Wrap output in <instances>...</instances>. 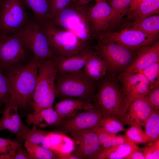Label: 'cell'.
I'll return each mask as SVG.
<instances>
[{"label": "cell", "instance_id": "1", "mask_svg": "<svg viewBox=\"0 0 159 159\" xmlns=\"http://www.w3.org/2000/svg\"><path fill=\"white\" fill-rule=\"evenodd\" d=\"M41 62L33 57L24 64L3 73L6 78L11 95L7 105L16 107L18 110L32 109L33 97Z\"/></svg>", "mask_w": 159, "mask_h": 159}, {"label": "cell", "instance_id": "2", "mask_svg": "<svg viewBox=\"0 0 159 159\" xmlns=\"http://www.w3.org/2000/svg\"><path fill=\"white\" fill-rule=\"evenodd\" d=\"M90 8L88 4L71 3L57 13L51 21L55 25L74 34L82 42L90 45L94 37L89 16Z\"/></svg>", "mask_w": 159, "mask_h": 159}, {"label": "cell", "instance_id": "3", "mask_svg": "<svg viewBox=\"0 0 159 159\" xmlns=\"http://www.w3.org/2000/svg\"><path fill=\"white\" fill-rule=\"evenodd\" d=\"M55 82L56 97L61 100L77 99L89 102L94 100L97 83L88 77L83 70L57 72Z\"/></svg>", "mask_w": 159, "mask_h": 159}, {"label": "cell", "instance_id": "4", "mask_svg": "<svg viewBox=\"0 0 159 159\" xmlns=\"http://www.w3.org/2000/svg\"><path fill=\"white\" fill-rule=\"evenodd\" d=\"M40 25L54 57H68L92 48L75 34L57 26L51 21Z\"/></svg>", "mask_w": 159, "mask_h": 159}, {"label": "cell", "instance_id": "5", "mask_svg": "<svg viewBox=\"0 0 159 159\" xmlns=\"http://www.w3.org/2000/svg\"><path fill=\"white\" fill-rule=\"evenodd\" d=\"M94 98V107L99 110L103 117L111 116L120 120L125 111V96L118 84L105 77L100 81Z\"/></svg>", "mask_w": 159, "mask_h": 159}, {"label": "cell", "instance_id": "6", "mask_svg": "<svg viewBox=\"0 0 159 159\" xmlns=\"http://www.w3.org/2000/svg\"><path fill=\"white\" fill-rule=\"evenodd\" d=\"M15 34L32 53L34 58L42 62L54 57L40 24L33 17Z\"/></svg>", "mask_w": 159, "mask_h": 159}, {"label": "cell", "instance_id": "7", "mask_svg": "<svg viewBox=\"0 0 159 159\" xmlns=\"http://www.w3.org/2000/svg\"><path fill=\"white\" fill-rule=\"evenodd\" d=\"M21 0L0 1V35L16 33L29 21Z\"/></svg>", "mask_w": 159, "mask_h": 159}, {"label": "cell", "instance_id": "8", "mask_svg": "<svg viewBox=\"0 0 159 159\" xmlns=\"http://www.w3.org/2000/svg\"><path fill=\"white\" fill-rule=\"evenodd\" d=\"M30 52L15 34L0 35V70L3 73L25 64Z\"/></svg>", "mask_w": 159, "mask_h": 159}, {"label": "cell", "instance_id": "9", "mask_svg": "<svg viewBox=\"0 0 159 159\" xmlns=\"http://www.w3.org/2000/svg\"><path fill=\"white\" fill-rule=\"evenodd\" d=\"M158 36L128 27L120 31L105 32L97 38L99 41L114 43L134 52L153 44Z\"/></svg>", "mask_w": 159, "mask_h": 159}, {"label": "cell", "instance_id": "10", "mask_svg": "<svg viewBox=\"0 0 159 159\" xmlns=\"http://www.w3.org/2000/svg\"><path fill=\"white\" fill-rule=\"evenodd\" d=\"M92 48L105 61L108 72H115L125 69L134 56L133 52L114 43L98 41Z\"/></svg>", "mask_w": 159, "mask_h": 159}, {"label": "cell", "instance_id": "11", "mask_svg": "<svg viewBox=\"0 0 159 159\" xmlns=\"http://www.w3.org/2000/svg\"><path fill=\"white\" fill-rule=\"evenodd\" d=\"M70 134L74 143V149L71 153L78 159H98L105 149L94 130H85Z\"/></svg>", "mask_w": 159, "mask_h": 159}, {"label": "cell", "instance_id": "12", "mask_svg": "<svg viewBox=\"0 0 159 159\" xmlns=\"http://www.w3.org/2000/svg\"><path fill=\"white\" fill-rule=\"evenodd\" d=\"M121 77L122 91L126 100L125 112L134 101L145 100L150 87L146 77L140 72L131 73L124 71L121 74Z\"/></svg>", "mask_w": 159, "mask_h": 159}, {"label": "cell", "instance_id": "13", "mask_svg": "<svg viewBox=\"0 0 159 159\" xmlns=\"http://www.w3.org/2000/svg\"><path fill=\"white\" fill-rule=\"evenodd\" d=\"M102 117L101 112L93 107L69 117L62 124V128L69 133L85 130H95L100 127Z\"/></svg>", "mask_w": 159, "mask_h": 159}, {"label": "cell", "instance_id": "14", "mask_svg": "<svg viewBox=\"0 0 159 159\" xmlns=\"http://www.w3.org/2000/svg\"><path fill=\"white\" fill-rule=\"evenodd\" d=\"M57 73L53 58L47 59L41 62L33 97V110L40 102L44 93L50 86L55 82Z\"/></svg>", "mask_w": 159, "mask_h": 159}, {"label": "cell", "instance_id": "15", "mask_svg": "<svg viewBox=\"0 0 159 159\" xmlns=\"http://www.w3.org/2000/svg\"><path fill=\"white\" fill-rule=\"evenodd\" d=\"M90 7L89 16L92 31L94 37L105 32L107 28L111 13L110 5L106 0H97Z\"/></svg>", "mask_w": 159, "mask_h": 159}, {"label": "cell", "instance_id": "16", "mask_svg": "<svg viewBox=\"0 0 159 159\" xmlns=\"http://www.w3.org/2000/svg\"><path fill=\"white\" fill-rule=\"evenodd\" d=\"M159 61V42L143 47L138 51L130 65L125 71L138 72Z\"/></svg>", "mask_w": 159, "mask_h": 159}, {"label": "cell", "instance_id": "17", "mask_svg": "<svg viewBox=\"0 0 159 159\" xmlns=\"http://www.w3.org/2000/svg\"><path fill=\"white\" fill-rule=\"evenodd\" d=\"M153 109L145 100H136L131 103L119 120L123 125L143 126Z\"/></svg>", "mask_w": 159, "mask_h": 159}, {"label": "cell", "instance_id": "18", "mask_svg": "<svg viewBox=\"0 0 159 159\" xmlns=\"http://www.w3.org/2000/svg\"><path fill=\"white\" fill-rule=\"evenodd\" d=\"M2 112L1 122L3 130H9L15 135L18 140H23L24 135L29 128L23 123L18 108L7 105Z\"/></svg>", "mask_w": 159, "mask_h": 159}, {"label": "cell", "instance_id": "19", "mask_svg": "<svg viewBox=\"0 0 159 159\" xmlns=\"http://www.w3.org/2000/svg\"><path fill=\"white\" fill-rule=\"evenodd\" d=\"M94 52L92 48L68 57H54L53 59L57 72L71 73L83 70L87 60Z\"/></svg>", "mask_w": 159, "mask_h": 159}, {"label": "cell", "instance_id": "20", "mask_svg": "<svg viewBox=\"0 0 159 159\" xmlns=\"http://www.w3.org/2000/svg\"><path fill=\"white\" fill-rule=\"evenodd\" d=\"M93 107V104L90 102L79 99H68L57 103L54 109L60 122L63 118L72 116L79 111L87 110Z\"/></svg>", "mask_w": 159, "mask_h": 159}, {"label": "cell", "instance_id": "21", "mask_svg": "<svg viewBox=\"0 0 159 159\" xmlns=\"http://www.w3.org/2000/svg\"><path fill=\"white\" fill-rule=\"evenodd\" d=\"M60 122L58 115L53 108L33 111L27 115L26 122L28 125H32L42 129L49 125L57 124Z\"/></svg>", "mask_w": 159, "mask_h": 159}, {"label": "cell", "instance_id": "22", "mask_svg": "<svg viewBox=\"0 0 159 159\" xmlns=\"http://www.w3.org/2000/svg\"><path fill=\"white\" fill-rule=\"evenodd\" d=\"M83 71L88 77L97 83L106 77L108 69L105 61L94 52L86 62Z\"/></svg>", "mask_w": 159, "mask_h": 159}, {"label": "cell", "instance_id": "23", "mask_svg": "<svg viewBox=\"0 0 159 159\" xmlns=\"http://www.w3.org/2000/svg\"><path fill=\"white\" fill-rule=\"evenodd\" d=\"M40 24L50 21L51 0H21Z\"/></svg>", "mask_w": 159, "mask_h": 159}, {"label": "cell", "instance_id": "24", "mask_svg": "<svg viewBox=\"0 0 159 159\" xmlns=\"http://www.w3.org/2000/svg\"><path fill=\"white\" fill-rule=\"evenodd\" d=\"M132 0H110L108 3L111 9V13L108 26L105 32H109L120 23Z\"/></svg>", "mask_w": 159, "mask_h": 159}, {"label": "cell", "instance_id": "25", "mask_svg": "<svg viewBox=\"0 0 159 159\" xmlns=\"http://www.w3.org/2000/svg\"><path fill=\"white\" fill-rule=\"evenodd\" d=\"M140 148L134 143L119 144L104 149L99 159H124L127 156Z\"/></svg>", "mask_w": 159, "mask_h": 159}, {"label": "cell", "instance_id": "26", "mask_svg": "<svg viewBox=\"0 0 159 159\" xmlns=\"http://www.w3.org/2000/svg\"><path fill=\"white\" fill-rule=\"evenodd\" d=\"M159 0H146L141 3L138 7L128 15L132 22L139 21L155 15H159Z\"/></svg>", "mask_w": 159, "mask_h": 159}, {"label": "cell", "instance_id": "27", "mask_svg": "<svg viewBox=\"0 0 159 159\" xmlns=\"http://www.w3.org/2000/svg\"><path fill=\"white\" fill-rule=\"evenodd\" d=\"M47 136L50 145V149L56 153H67L73 146L72 139L62 134L48 132Z\"/></svg>", "mask_w": 159, "mask_h": 159}, {"label": "cell", "instance_id": "28", "mask_svg": "<svg viewBox=\"0 0 159 159\" xmlns=\"http://www.w3.org/2000/svg\"><path fill=\"white\" fill-rule=\"evenodd\" d=\"M130 27L148 34L158 36L159 32V15H153L138 21L132 22Z\"/></svg>", "mask_w": 159, "mask_h": 159}, {"label": "cell", "instance_id": "29", "mask_svg": "<svg viewBox=\"0 0 159 159\" xmlns=\"http://www.w3.org/2000/svg\"><path fill=\"white\" fill-rule=\"evenodd\" d=\"M24 141V146L30 159H59L57 154L51 150L29 141Z\"/></svg>", "mask_w": 159, "mask_h": 159}, {"label": "cell", "instance_id": "30", "mask_svg": "<svg viewBox=\"0 0 159 159\" xmlns=\"http://www.w3.org/2000/svg\"><path fill=\"white\" fill-rule=\"evenodd\" d=\"M100 143L105 149L119 144L133 143L126 135H119L108 132L100 127L95 130Z\"/></svg>", "mask_w": 159, "mask_h": 159}, {"label": "cell", "instance_id": "31", "mask_svg": "<svg viewBox=\"0 0 159 159\" xmlns=\"http://www.w3.org/2000/svg\"><path fill=\"white\" fill-rule=\"evenodd\" d=\"M144 126V133L149 142L159 139V110L153 109Z\"/></svg>", "mask_w": 159, "mask_h": 159}, {"label": "cell", "instance_id": "32", "mask_svg": "<svg viewBox=\"0 0 159 159\" xmlns=\"http://www.w3.org/2000/svg\"><path fill=\"white\" fill-rule=\"evenodd\" d=\"M33 125L29 128L24 135L23 140H27L32 143L41 145L46 148L49 149L50 145L47 134L48 132L41 129Z\"/></svg>", "mask_w": 159, "mask_h": 159}, {"label": "cell", "instance_id": "33", "mask_svg": "<svg viewBox=\"0 0 159 159\" xmlns=\"http://www.w3.org/2000/svg\"><path fill=\"white\" fill-rule=\"evenodd\" d=\"M100 127L108 132L115 135L126 130L119 119L111 116L103 117L100 122Z\"/></svg>", "mask_w": 159, "mask_h": 159}, {"label": "cell", "instance_id": "34", "mask_svg": "<svg viewBox=\"0 0 159 159\" xmlns=\"http://www.w3.org/2000/svg\"><path fill=\"white\" fill-rule=\"evenodd\" d=\"M55 83L51 85L44 93L42 98L33 112H37L41 110L53 108V106L56 97Z\"/></svg>", "mask_w": 159, "mask_h": 159}, {"label": "cell", "instance_id": "35", "mask_svg": "<svg viewBox=\"0 0 159 159\" xmlns=\"http://www.w3.org/2000/svg\"><path fill=\"white\" fill-rule=\"evenodd\" d=\"M130 125L125 131L126 135L130 140L136 144L149 142L142 127L135 124Z\"/></svg>", "mask_w": 159, "mask_h": 159}, {"label": "cell", "instance_id": "36", "mask_svg": "<svg viewBox=\"0 0 159 159\" xmlns=\"http://www.w3.org/2000/svg\"><path fill=\"white\" fill-rule=\"evenodd\" d=\"M138 72L142 74L147 78L150 89L159 86V61Z\"/></svg>", "mask_w": 159, "mask_h": 159}, {"label": "cell", "instance_id": "37", "mask_svg": "<svg viewBox=\"0 0 159 159\" xmlns=\"http://www.w3.org/2000/svg\"><path fill=\"white\" fill-rule=\"evenodd\" d=\"M11 96L6 78L0 70V108L8 104Z\"/></svg>", "mask_w": 159, "mask_h": 159}, {"label": "cell", "instance_id": "38", "mask_svg": "<svg viewBox=\"0 0 159 159\" xmlns=\"http://www.w3.org/2000/svg\"><path fill=\"white\" fill-rule=\"evenodd\" d=\"M148 143L144 147L140 148L145 159H159V139Z\"/></svg>", "mask_w": 159, "mask_h": 159}, {"label": "cell", "instance_id": "39", "mask_svg": "<svg viewBox=\"0 0 159 159\" xmlns=\"http://www.w3.org/2000/svg\"><path fill=\"white\" fill-rule=\"evenodd\" d=\"M145 100L154 109L159 110V86L150 89Z\"/></svg>", "mask_w": 159, "mask_h": 159}, {"label": "cell", "instance_id": "40", "mask_svg": "<svg viewBox=\"0 0 159 159\" xmlns=\"http://www.w3.org/2000/svg\"><path fill=\"white\" fill-rule=\"evenodd\" d=\"M72 0H51L50 21L59 11L71 3Z\"/></svg>", "mask_w": 159, "mask_h": 159}, {"label": "cell", "instance_id": "41", "mask_svg": "<svg viewBox=\"0 0 159 159\" xmlns=\"http://www.w3.org/2000/svg\"><path fill=\"white\" fill-rule=\"evenodd\" d=\"M18 145L15 150L14 159H30L26 150H25L22 145V140H18Z\"/></svg>", "mask_w": 159, "mask_h": 159}, {"label": "cell", "instance_id": "42", "mask_svg": "<svg viewBox=\"0 0 159 159\" xmlns=\"http://www.w3.org/2000/svg\"><path fill=\"white\" fill-rule=\"evenodd\" d=\"M124 159H145V158L140 148L126 157Z\"/></svg>", "mask_w": 159, "mask_h": 159}, {"label": "cell", "instance_id": "43", "mask_svg": "<svg viewBox=\"0 0 159 159\" xmlns=\"http://www.w3.org/2000/svg\"><path fill=\"white\" fill-rule=\"evenodd\" d=\"M146 0H132L128 9V15L136 9L142 2Z\"/></svg>", "mask_w": 159, "mask_h": 159}, {"label": "cell", "instance_id": "44", "mask_svg": "<svg viewBox=\"0 0 159 159\" xmlns=\"http://www.w3.org/2000/svg\"><path fill=\"white\" fill-rule=\"evenodd\" d=\"M96 0H72V3H75L82 5L89 4L90 1Z\"/></svg>", "mask_w": 159, "mask_h": 159}, {"label": "cell", "instance_id": "45", "mask_svg": "<svg viewBox=\"0 0 159 159\" xmlns=\"http://www.w3.org/2000/svg\"><path fill=\"white\" fill-rule=\"evenodd\" d=\"M3 130L2 125L1 122V118L0 117V131Z\"/></svg>", "mask_w": 159, "mask_h": 159}, {"label": "cell", "instance_id": "46", "mask_svg": "<svg viewBox=\"0 0 159 159\" xmlns=\"http://www.w3.org/2000/svg\"><path fill=\"white\" fill-rule=\"evenodd\" d=\"M107 1H109L110 0H106Z\"/></svg>", "mask_w": 159, "mask_h": 159}, {"label": "cell", "instance_id": "47", "mask_svg": "<svg viewBox=\"0 0 159 159\" xmlns=\"http://www.w3.org/2000/svg\"><path fill=\"white\" fill-rule=\"evenodd\" d=\"M97 0H95V1H97Z\"/></svg>", "mask_w": 159, "mask_h": 159}, {"label": "cell", "instance_id": "48", "mask_svg": "<svg viewBox=\"0 0 159 159\" xmlns=\"http://www.w3.org/2000/svg\"><path fill=\"white\" fill-rule=\"evenodd\" d=\"M1 0H0V1Z\"/></svg>", "mask_w": 159, "mask_h": 159}]
</instances>
